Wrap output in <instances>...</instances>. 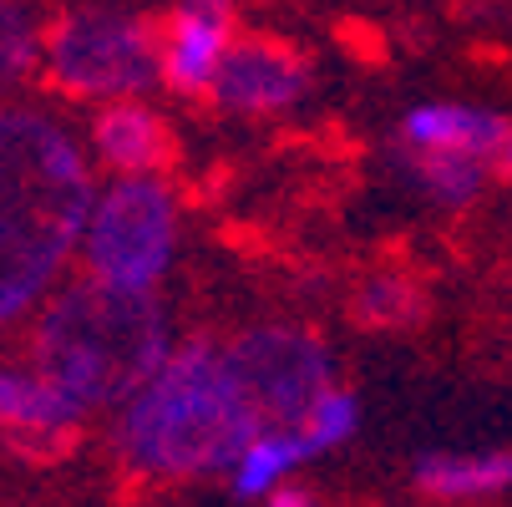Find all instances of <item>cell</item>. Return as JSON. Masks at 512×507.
I'll list each match as a JSON object with an SVG mask.
<instances>
[{"label": "cell", "instance_id": "cell-1", "mask_svg": "<svg viewBox=\"0 0 512 507\" xmlns=\"http://www.w3.org/2000/svg\"><path fill=\"white\" fill-rule=\"evenodd\" d=\"M97 168L56 112L0 102V330L26 325L77 259Z\"/></svg>", "mask_w": 512, "mask_h": 507}, {"label": "cell", "instance_id": "cell-2", "mask_svg": "<svg viewBox=\"0 0 512 507\" xmlns=\"http://www.w3.org/2000/svg\"><path fill=\"white\" fill-rule=\"evenodd\" d=\"M264 421L218 335H188L112 411V457L137 482H193L229 472Z\"/></svg>", "mask_w": 512, "mask_h": 507}, {"label": "cell", "instance_id": "cell-3", "mask_svg": "<svg viewBox=\"0 0 512 507\" xmlns=\"http://www.w3.org/2000/svg\"><path fill=\"white\" fill-rule=\"evenodd\" d=\"M173 345L178 330L158 295H122L71 274L31 315L26 366L92 421L97 411H117Z\"/></svg>", "mask_w": 512, "mask_h": 507}, {"label": "cell", "instance_id": "cell-4", "mask_svg": "<svg viewBox=\"0 0 512 507\" xmlns=\"http://www.w3.org/2000/svg\"><path fill=\"white\" fill-rule=\"evenodd\" d=\"M36 71L71 102H148L158 87V21L122 6H66L41 26Z\"/></svg>", "mask_w": 512, "mask_h": 507}, {"label": "cell", "instance_id": "cell-5", "mask_svg": "<svg viewBox=\"0 0 512 507\" xmlns=\"http://www.w3.org/2000/svg\"><path fill=\"white\" fill-rule=\"evenodd\" d=\"M178 193L168 178H112L97 183L87 229L77 244L82 279L122 289V295H158L178 259Z\"/></svg>", "mask_w": 512, "mask_h": 507}, {"label": "cell", "instance_id": "cell-6", "mask_svg": "<svg viewBox=\"0 0 512 507\" xmlns=\"http://www.w3.org/2000/svg\"><path fill=\"white\" fill-rule=\"evenodd\" d=\"M229 366L239 376V386L249 391L264 431L274 426H300L310 401L335 386V355L315 330L300 325H249L239 335L224 340Z\"/></svg>", "mask_w": 512, "mask_h": 507}, {"label": "cell", "instance_id": "cell-7", "mask_svg": "<svg viewBox=\"0 0 512 507\" xmlns=\"http://www.w3.org/2000/svg\"><path fill=\"white\" fill-rule=\"evenodd\" d=\"M310 92V61L279 36H234L208 97L234 117H279Z\"/></svg>", "mask_w": 512, "mask_h": 507}, {"label": "cell", "instance_id": "cell-8", "mask_svg": "<svg viewBox=\"0 0 512 507\" xmlns=\"http://www.w3.org/2000/svg\"><path fill=\"white\" fill-rule=\"evenodd\" d=\"M234 36H239V16L229 6H218V0L178 6L158 26V87L178 97H208Z\"/></svg>", "mask_w": 512, "mask_h": 507}, {"label": "cell", "instance_id": "cell-9", "mask_svg": "<svg viewBox=\"0 0 512 507\" xmlns=\"http://www.w3.org/2000/svg\"><path fill=\"white\" fill-rule=\"evenodd\" d=\"M82 148L92 168L102 163L112 178H163L173 158V132L148 102H117L92 112Z\"/></svg>", "mask_w": 512, "mask_h": 507}, {"label": "cell", "instance_id": "cell-10", "mask_svg": "<svg viewBox=\"0 0 512 507\" xmlns=\"http://www.w3.org/2000/svg\"><path fill=\"white\" fill-rule=\"evenodd\" d=\"M502 137H507V117L477 102H421L401 117V148L431 158H472L497 168Z\"/></svg>", "mask_w": 512, "mask_h": 507}, {"label": "cell", "instance_id": "cell-11", "mask_svg": "<svg viewBox=\"0 0 512 507\" xmlns=\"http://www.w3.org/2000/svg\"><path fill=\"white\" fill-rule=\"evenodd\" d=\"M87 416L31 366H0V431L26 447H66Z\"/></svg>", "mask_w": 512, "mask_h": 507}, {"label": "cell", "instance_id": "cell-12", "mask_svg": "<svg viewBox=\"0 0 512 507\" xmlns=\"http://www.w3.org/2000/svg\"><path fill=\"white\" fill-rule=\"evenodd\" d=\"M411 482L421 497L436 502H487L512 492V452H426L411 467Z\"/></svg>", "mask_w": 512, "mask_h": 507}, {"label": "cell", "instance_id": "cell-13", "mask_svg": "<svg viewBox=\"0 0 512 507\" xmlns=\"http://www.w3.org/2000/svg\"><path fill=\"white\" fill-rule=\"evenodd\" d=\"M310 457H315V452H310V442L300 437V426L259 431V437L234 457L229 487H234V497H244V502H264L274 487H284L289 477H295Z\"/></svg>", "mask_w": 512, "mask_h": 507}, {"label": "cell", "instance_id": "cell-14", "mask_svg": "<svg viewBox=\"0 0 512 507\" xmlns=\"http://www.w3.org/2000/svg\"><path fill=\"white\" fill-rule=\"evenodd\" d=\"M396 173L431 203L442 208H467L482 198L492 163H472V158H431V153H396Z\"/></svg>", "mask_w": 512, "mask_h": 507}, {"label": "cell", "instance_id": "cell-15", "mask_svg": "<svg viewBox=\"0 0 512 507\" xmlns=\"http://www.w3.org/2000/svg\"><path fill=\"white\" fill-rule=\"evenodd\" d=\"M426 315L421 284L406 274H371L355 289V320L365 330H411Z\"/></svg>", "mask_w": 512, "mask_h": 507}, {"label": "cell", "instance_id": "cell-16", "mask_svg": "<svg viewBox=\"0 0 512 507\" xmlns=\"http://www.w3.org/2000/svg\"><path fill=\"white\" fill-rule=\"evenodd\" d=\"M41 26H46L41 11L0 0V92H11V87H21L26 77H36Z\"/></svg>", "mask_w": 512, "mask_h": 507}, {"label": "cell", "instance_id": "cell-17", "mask_svg": "<svg viewBox=\"0 0 512 507\" xmlns=\"http://www.w3.org/2000/svg\"><path fill=\"white\" fill-rule=\"evenodd\" d=\"M355 426H360V396L335 381L310 401V411L300 421V437L310 442V452H330V447H345L355 437Z\"/></svg>", "mask_w": 512, "mask_h": 507}, {"label": "cell", "instance_id": "cell-18", "mask_svg": "<svg viewBox=\"0 0 512 507\" xmlns=\"http://www.w3.org/2000/svg\"><path fill=\"white\" fill-rule=\"evenodd\" d=\"M264 507H320V497L310 487H300V482H284V487H274L264 497Z\"/></svg>", "mask_w": 512, "mask_h": 507}, {"label": "cell", "instance_id": "cell-19", "mask_svg": "<svg viewBox=\"0 0 512 507\" xmlns=\"http://www.w3.org/2000/svg\"><path fill=\"white\" fill-rule=\"evenodd\" d=\"M497 168L512 173V122H507V137H502V153H497Z\"/></svg>", "mask_w": 512, "mask_h": 507}]
</instances>
